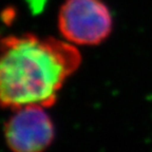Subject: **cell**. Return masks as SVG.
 <instances>
[{
    "instance_id": "cell-2",
    "label": "cell",
    "mask_w": 152,
    "mask_h": 152,
    "mask_svg": "<svg viewBox=\"0 0 152 152\" xmlns=\"http://www.w3.org/2000/svg\"><path fill=\"white\" fill-rule=\"evenodd\" d=\"M113 26L112 13L102 0H64L57 15L61 38L76 47L102 45Z\"/></svg>"
},
{
    "instance_id": "cell-3",
    "label": "cell",
    "mask_w": 152,
    "mask_h": 152,
    "mask_svg": "<svg viewBox=\"0 0 152 152\" xmlns=\"http://www.w3.org/2000/svg\"><path fill=\"white\" fill-rule=\"evenodd\" d=\"M11 152H45L55 138V126L48 109L28 106L12 111L3 128Z\"/></svg>"
},
{
    "instance_id": "cell-1",
    "label": "cell",
    "mask_w": 152,
    "mask_h": 152,
    "mask_svg": "<svg viewBox=\"0 0 152 152\" xmlns=\"http://www.w3.org/2000/svg\"><path fill=\"white\" fill-rule=\"evenodd\" d=\"M83 61L78 47L23 33L0 39V108L50 109Z\"/></svg>"
}]
</instances>
